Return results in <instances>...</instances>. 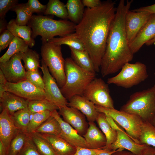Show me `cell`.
<instances>
[{
    "label": "cell",
    "mask_w": 155,
    "mask_h": 155,
    "mask_svg": "<svg viewBox=\"0 0 155 155\" xmlns=\"http://www.w3.org/2000/svg\"><path fill=\"white\" fill-rule=\"evenodd\" d=\"M155 42V37L152 40L147 42L146 44L147 46H150L153 44Z\"/></svg>",
    "instance_id": "cell-53"
},
{
    "label": "cell",
    "mask_w": 155,
    "mask_h": 155,
    "mask_svg": "<svg viewBox=\"0 0 155 155\" xmlns=\"http://www.w3.org/2000/svg\"><path fill=\"white\" fill-rule=\"evenodd\" d=\"M26 80L36 87L44 90V83L39 70L26 71Z\"/></svg>",
    "instance_id": "cell-39"
},
{
    "label": "cell",
    "mask_w": 155,
    "mask_h": 155,
    "mask_svg": "<svg viewBox=\"0 0 155 155\" xmlns=\"http://www.w3.org/2000/svg\"><path fill=\"white\" fill-rule=\"evenodd\" d=\"M7 24L5 19L0 20V33L1 34L4 30L7 29Z\"/></svg>",
    "instance_id": "cell-50"
},
{
    "label": "cell",
    "mask_w": 155,
    "mask_h": 155,
    "mask_svg": "<svg viewBox=\"0 0 155 155\" xmlns=\"http://www.w3.org/2000/svg\"><path fill=\"white\" fill-rule=\"evenodd\" d=\"M28 108L33 113H36L46 111L52 112L59 110V107L55 104L45 98L39 100L29 101Z\"/></svg>",
    "instance_id": "cell-35"
},
{
    "label": "cell",
    "mask_w": 155,
    "mask_h": 155,
    "mask_svg": "<svg viewBox=\"0 0 155 155\" xmlns=\"http://www.w3.org/2000/svg\"><path fill=\"white\" fill-rule=\"evenodd\" d=\"M89 127L83 135L88 146L90 149H101L106 145V137L94 122L88 123Z\"/></svg>",
    "instance_id": "cell-21"
},
{
    "label": "cell",
    "mask_w": 155,
    "mask_h": 155,
    "mask_svg": "<svg viewBox=\"0 0 155 155\" xmlns=\"http://www.w3.org/2000/svg\"><path fill=\"white\" fill-rule=\"evenodd\" d=\"M154 77H155V73L154 74ZM154 84L155 85V83Z\"/></svg>",
    "instance_id": "cell-55"
},
{
    "label": "cell",
    "mask_w": 155,
    "mask_h": 155,
    "mask_svg": "<svg viewBox=\"0 0 155 155\" xmlns=\"http://www.w3.org/2000/svg\"><path fill=\"white\" fill-rule=\"evenodd\" d=\"M132 11L136 12H146L151 15H155V3L151 5L141 7Z\"/></svg>",
    "instance_id": "cell-45"
},
{
    "label": "cell",
    "mask_w": 155,
    "mask_h": 155,
    "mask_svg": "<svg viewBox=\"0 0 155 155\" xmlns=\"http://www.w3.org/2000/svg\"><path fill=\"white\" fill-rule=\"evenodd\" d=\"M7 29L14 36L23 39L30 47H32L35 45V41L32 38V30L28 26H20L17 24L15 20H11L7 23Z\"/></svg>",
    "instance_id": "cell-23"
},
{
    "label": "cell",
    "mask_w": 155,
    "mask_h": 155,
    "mask_svg": "<svg viewBox=\"0 0 155 155\" xmlns=\"http://www.w3.org/2000/svg\"><path fill=\"white\" fill-rule=\"evenodd\" d=\"M18 155H42L38 152L29 134L26 142Z\"/></svg>",
    "instance_id": "cell-40"
},
{
    "label": "cell",
    "mask_w": 155,
    "mask_h": 155,
    "mask_svg": "<svg viewBox=\"0 0 155 155\" xmlns=\"http://www.w3.org/2000/svg\"><path fill=\"white\" fill-rule=\"evenodd\" d=\"M115 1L102 2L98 6L85 9L75 32L82 42L93 63L96 72L100 70L107 39L117 8Z\"/></svg>",
    "instance_id": "cell-1"
},
{
    "label": "cell",
    "mask_w": 155,
    "mask_h": 155,
    "mask_svg": "<svg viewBox=\"0 0 155 155\" xmlns=\"http://www.w3.org/2000/svg\"><path fill=\"white\" fill-rule=\"evenodd\" d=\"M97 111L111 117L125 130L130 137L137 143L140 144L141 127L144 121L139 116L119 111L114 108H109L95 105Z\"/></svg>",
    "instance_id": "cell-8"
},
{
    "label": "cell",
    "mask_w": 155,
    "mask_h": 155,
    "mask_svg": "<svg viewBox=\"0 0 155 155\" xmlns=\"http://www.w3.org/2000/svg\"><path fill=\"white\" fill-rule=\"evenodd\" d=\"M27 44L22 39L15 36L9 45L6 52L0 58V63L8 60L13 55L18 53H23L29 48Z\"/></svg>",
    "instance_id": "cell-28"
},
{
    "label": "cell",
    "mask_w": 155,
    "mask_h": 155,
    "mask_svg": "<svg viewBox=\"0 0 155 155\" xmlns=\"http://www.w3.org/2000/svg\"><path fill=\"white\" fill-rule=\"evenodd\" d=\"M38 150L42 155H57L48 141L40 133L30 134Z\"/></svg>",
    "instance_id": "cell-32"
},
{
    "label": "cell",
    "mask_w": 155,
    "mask_h": 155,
    "mask_svg": "<svg viewBox=\"0 0 155 155\" xmlns=\"http://www.w3.org/2000/svg\"><path fill=\"white\" fill-rule=\"evenodd\" d=\"M96 121L106 137V145L102 148L104 149L110 146L115 141L117 137V131L109 124L104 113L99 112Z\"/></svg>",
    "instance_id": "cell-26"
},
{
    "label": "cell",
    "mask_w": 155,
    "mask_h": 155,
    "mask_svg": "<svg viewBox=\"0 0 155 155\" xmlns=\"http://www.w3.org/2000/svg\"><path fill=\"white\" fill-rule=\"evenodd\" d=\"M72 59L82 69L96 73L92 61L88 53L85 51H80L69 47Z\"/></svg>",
    "instance_id": "cell-24"
},
{
    "label": "cell",
    "mask_w": 155,
    "mask_h": 155,
    "mask_svg": "<svg viewBox=\"0 0 155 155\" xmlns=\"http://www.w3.org/2000/svg\"><path fill=\"white\" fill-rule=\"evenodd\" d=\"M152 15L146 12L129 10L125 17V28L129 45L150 19Z\"/></svg>",
    "instance_id": "cell-14"
},
{
    "label": "cell",
    "mask_w": 155,
    "mask_h": 155,
    "mask_svg": "<svg viewBox=\"0 0 155 155\" xmlns=\"http://www.w3.org/2000/svg\"><path fill=\"white\" fill-rule=\"evenodd\" d=\"M41 134L50 143L57 155H73L75 153L76 148L60 136Z\"/></svg>",
    "instance_id": "cell-22"
},
{
    "label": "cell",
    "mask_w": 155,
    "mask_h": 155,
    "mask_svg": "<svg viewBox=\"0 0 155 155\" xmlns=\"http://www.w3.org/2000/svg\"><path fill=\"white\" fill-rule=\"evenodd\" d=\"M2 111L5 109L10 115L20 110L28 107L29 101L11 92L6 91L0 98Z\"/></svg>",
    "instance_id": "cell-20"
},
{
    "label": "cell",
    "mask_w": 155,
    "mask_h": 155,
    "mask_svg": "<svg viewBox=\"0 0 155 155\" xmlns=\"http://www.w3.org/2000/svg\"><path fill=\"white\" fill-rule=\"evenodd\" d=\"M34 132L60 136L61 129L58 121L51 115Z\"/></svg>",
    "instance_id": "cell-33"
},
{
    "label": "cell",
    "mask_w": 155,
    "mask_h": 155,
    "mask_svg": "<svg viewBox=\"0 0 155 155\" xmlns=\"http://www.w3.org/2000/svg\"><path fill=\"white\" fill-rule=\"evenodd\" d=\"M6 90V91L12 93L29 101L45 98L44 90L26 80L15 83L7 82Z\"/></svg>",
    "instance_id": "cell-13"
},
{
    "label": "cell",
    "mask_w": 155,
    "mask_h": 155,
    "mask_svg": "<svg viewBox=\"0 0 155 155\" xmlns=\"http://www.w3.org/2000/svg\"><path fill=\"white\" fill-rule=\"evenodd\" d=\"M140 144H145L155 148V127L150 122L144 121L141 130Z\"/></svg>",
    "instance_id": "cell-31"
},
{
    "label": "cell",
    "mask_w": 155,
    "mask_h": 155,
    "mask_svg": "<svg viewBox=\"0 0 155 155\" xmlns=\"http://www.w3.org/2000/svg\"><path fill=\"white\" fill-rule=\"evenodd\" d=\"M29 134L19 131L11 142L8 155H18L23 148Z\"/></svg>",
    "instance_id": "cell-38"
},
{
    "label": "cell",
    "mask_w": 155,
    "mask_h": 155,
    "mask_svg": "<svg viewBox=\"0 0 155 155\" xmlns=\"http://www.w3.org/2000/svg\"><path fill=\"white\" fill-rule=\"evenodd\" d=\"M7 82L2 72L0 70V98L2 96L4 92L6 91V84Z\"/></svg>",
    "instance_id": "cell-46"
},
{
    "label": "cell",
    "mask_w": 155,
    "mask_h": 155,
    "mask_svg": "<svg viewBox=\"0 0 155 155\" xmlns=\"http://www.w3.org/2000/svg\"><path fill=\"white\" fill-rule=\"evenodd\" d=\"M22 59L26 71L37 70L40 68L39 55L34 50L29 48L26 52L22 53Z\"/></svg>",
    "instance_id": "cell-34"
},
{
    "label": "cell",
    "mask_w": 155,
    "mask_h": 155,
    "mask_svg": "<svg viewBox=\"0 0 155 155\" xmlns=\"http://www.w3.org/2000/svg\"><path fill=\"white\" fill-rule=\"evenodd\" d=\"M0 155H7L3 144L0 141Z\"/></svg>",
    "instance_id": "cell-52"
},
{
    "label": "cell",
    "mask_w": 155,
    "mask_h": 155,
    "mask_svg": "<svg viewBox=\"0 0 155 155\" xmlns=\"http://www.w3.org/2000/svg\"><path fill=\"white\" fill-rule=\"evenodd\" d=\"M22 54H15L7 61L0 63V70L8 82L15 83L26 80V70L21 62Z\"/></svg>",
    "instance_id": "cell-11"
},
{
    "label": "cell",
    "mask_w": 155,
    "mask_h": 155,
    "mask_svg": "<svg viewBox=\"0 0 155 155\" xmlns=\"http://www.w3.org/2000/svg\"><path fill=\"white\" fill-rule=\"evenodd\" d=\"M44 14L55 15L62 20H67L68 15L65 5L59 0H49Z\"/></svg>",
    "instance_id": "cell-30"
},
{
    "label": "cell",
    "mask_w": 155,
    "mask_h": 155,
    "mask_svg": "<svg viewBox=\"0 0 155 155\" xmlns=\"http://www.w3.org/2000/svg\"><path fill=\"white\" fill-rule=\"evenodd\" d=\"M11 10L16 13L17 16L15 21L20 26L27 24L33 15L26 3H18Z\"/></svg>",
    "instance_id": "cell-36"
},
{
    "label": "cell",
    "mask_w": 155,
    "mask_h": 155,
    "mask_svg": "<svg viewBox=\"0 0 155 155\" xmlns=\"http://www.w3.org/2000/svg\"><path fill=\"white\" fill-rule=\"evenodd\" d=\"M15 126L11 115L7 110H2L0 114V141L8 155L11 141L19 131Z\"/></svg>",
    "instance_id": "cell-16"
},
{
    "label": "cell",
    "mask_w": 155,
    "mask_h": 155,
    "mask_svg": "<svg viewBox=\"0 0 155 155\" xmlns=\"http://www.w3.org/2000/svg\"><path fill=\"white\" fill-rule=\"evenodd\" d=\"M17 0H0V19H4L6 13L11 9L18 3Z\"/></svg>",
    "instance_id": "cell-41"
},
{
    "label": "cell",
    "mask_w": 155,
    "mask_h": 155,
    "mask_svg": "<svg viewBox=\"0 0 155 155\" xmlns=\"http://www.w3.org/2000/svg\"><path fill=\"white\" fill-rule=\"evenodd\" d=\"M51 115L58 121L61 129L60 137L75 147L88 148L84 138L80 135L77 131L61 117L57 110L51 112Z\"/></svg>",
    "instance_id": "cell-15"
},
{
    "label": "cell",
    "mask_w": 155,
    "mask_h": 155,
    "mask_svg": "<svg viewBox=\"0 0 155 155\" xmlns=\"http://www.w3.org/2000/svg\"><path fill=\"white\" fill-rule=\"evenodd\" d=\"M141 155H155V148L150 146Z\"/></svg>",
    "instance_id": "cell-49"
},
{
    "label": "cell",
    "mask_w": 155,
    "mask_h": 155,
    "mask_svg": "<svg viewBox=\"0 0 155 155\" xmlns=\"http://www.w3.org/2000/svg\"><path fill=\"white\" fill-rule=\"evenodd\" d=\"M29 9L33 13H44L46 8V5H43L38 0H29L26 3Z\"/></svg>",
    "instance_id": "cell-43"
},
{
    "label": "cell",
    "mask_w": 155,
    "mask_h": 155,
    "mask_svg": "<svg viewBox=\"0 0 155 155\" xmlns=\"http://www.w3.org/2000/svg\"><path fill=\"white\" fill-rule=\"evenodd\" d=\"M30 112L28 107L18 111L11 117L17 128L20 131L28 133V129L30 122Z\"/></svg>",
    "instance_id": "cell-29"
},
{
    "label": "cell",
    "mask_w": 155,
    "mask_h": 155,
    "mask_svg": "<svg viewBox=\"0 0 155 155\" xmlns=\"http://www.w3.org/2000/svg\"><path fill=\"white\" fill-rule=\"evenodd\" d=\"M65 60L66 81L60 89L64 96L68 100L75 95L83 96L87 86L95 78L96 73L82 69L71 58Z\"/></svg>",
    "instance_id": "cell-4"
},
{
    "label": "cell",
    "mask_w": 155,
    "mask_h": 155,
    "mask_svg": "<svg viewBox=\"0 0 155 155\" xmlns=\"http://www.w3.org/2000/svg\"><path fill=\"white\" fill-rule=\"evenodd\" d=\"M51 116V112L46 111L36 113L30 112L28 132L30 134L35 130Z\"/></svg>",
    "instance_id": "cell-37"
},
{
    "label": "cell",
    "mask_w": 155,
    "mask_h": 155,
    "mask_svg": "<svg viewBox=\"0 0 155 155\" xmlns=\"http://www.w3.org/2000/svg\"><path fill=\"white\" fill-rule=\"evenodd\" d=\"M27 25L32 29V38L34 39L40 36L42 43L56 36L62 37L73 33L76 26L69 20H56L41 15H33Z\"/></svg>",
    "instance_id": "cell-3"
},
{
    "label": "cell",
    "mask_w": 155,
    "mask_h": 155,
    "mask_svg": "<svg viewBox=\"0 0 155 155\" xmlns=\"http://www.w3.org/2000/svg\"><path fill=\"white\" fill-rule=\"evenodd\" d=\"M133 2L121 0L117 7L101 61L100 70L103 77L117 72L133 59L125 28V16Z\"/></svg>",
    "instance_id": "cell-2"
},
{
    "label": "cell",
    "mask_w": 155,
    "mask_h": 155,
    "mask_svg": "<svg viewBox=\"0 0 155 155\" xmlns=\"http://www.w3.org/2000/svg\"><path fill=\"white\" fill-rule=\"evenodd\" d=\"M67 106L79 111L89 122L96 121L99 113L95 105L83 96L75 95L71 97L68 100Z\"/></svg>",
    "instance_id": "cell-19"
},
{
    "label": "cell",
    "mask_w": 155,
    "mask_h": 155,
    "mask_svg": "<svg viewBox=\"0 0 155 155\" xmlns=\"http://www.w3.org/2000/svg\"><path fill=\"white\" fill-rule=\"evenodd\" d=\"M67 10L68 19L76 25L82 20L85 9L82 1L68 0L65 5Z\"/></svg>",
    "instance_id": "cell-25"
},
{
    "label": "cell",
    "mask_w": 155,
    "mask_h": 155,
    "mask_svg": "<svg viewBox=\"0 0 155 155\" xmlns=\"http://www.w3.org/2000/svg\"><path fill=\"white\" fill-rule=\"evenodd\" d=\"M59 110L64 121L72 127L80 135H83L86 133L88 124L85 116L81 112L68 106L61 108Z\"/></svg>",
    "instance_id": "cell-17"
},
{
    "label": "cell",
    "mask_w": 155,
    "mask_h": 155,
    "mask_svg": "<svg viewBox=\"0 0 155 155\" xmlns=\"http://www.w3.org/2000/svg\"><path fill=\"white\" fill-rule=\"evenodd\" d=\"M148 77L147 67L144 64L140 62L134 63H127L117 75L108 78L107 83L128 88L138 85Z\"/></svg>",
    "instance_id": "cell-7"
},
{
    "label": "cell",
    "mask_w": 155,
    "mask_h": 155,
    "mask_svg": "<svg viewBox=\"0 0 155 155\" xmlns=\"http://www.w3.org/2000/svg\"><path fill=\"white\" fill-rule=\"evenodd\" d=\"M115 125L114 129L117 133L116 140L110 146L105 148L113 151L119 149L124 150L126 149L135 155H141L150 146L145 144L137 143L117 123Z\"/></svg>",
    "instance_id": "cell-12"
},
{
    "label": "cell",
    "mask_w": 155,
    "mask_h": 155,
    "mask_svg": "<svg viewBox=\"0 0 155 155\" xmlns=\"http://www.w3.org/2000/svg\"><path fill=\"white\" fill-rule=\"evenodd\" d=\"M15 36L7 29L1 34L0 36V52L9 45Z\"/></svg>",
    "instance_id": "cell-42"
},
{
    "label": "cell",
    "mask_w": 155,
    "mask_h": 155,
    "mask_svg": "<svg viewBox=\"0 0 155 155\" xmlns=\"http://www.w3.org/2000/svg\"><path fill=\"white\" fill-rule=\"evenodd\" d=\"M120 110L137 115L151 123L155 116V85L132 94Z\"/></svg>",
    "instance_id": "cell-5"
},
{
    "label": "cell",
    "mask_w": 155,
    "mask_h": 155,
    "mask_svg": "<svg viewBox=\"0 0 155 155\" xmlns=\"http://www.w3.org/2000/svg\"><path fill=\"white\" fill-rule=\"evenodd\" d=\"M155 37V15L150 19L142 28L132 42L129 44L133 54L137 52L144 44Z\"/></svg>",
    "instance_id": "cell-18"
},
{
    "label": "cell",
    "mask_w": 155,
    "mask_h": 155,
    "mask_svg": "<svg viewBox=\"0 0 155 155\" xmlns=\"http://www.w3.org/2000/svg\"><path fill=\"white\" fill-rule=\"evenodd\" d=\"M106 149H90L77 147L75 153L73 155H97L99 153L105 151Z\"/></svg>",
    "instance_id": "cell-44"
},
{
    "label": "cell",
    "mask_w": 155,
    "mask_h": 155,
    "mask_svg": "<svg viewBox=\"0 0 155 155\" xmlns=\"http://www.w3.org/2000/svg\"><path fill=\"white\" fill-rule=\"evenodd\" d=\"M83 96L95 105L107 108H114L108 84L101 78L93 80L86 88Z\"/></svg>",
    "instance_id": "cell-9"
},
{
    "label": "cell",
    "mask_w": 155,
    "mask_h": 155,
    "mask_svg": "<svg viewBox=\"0 0 155 155\" xmlns=\"http://www.w3.org/2000/svg\"><path fill=\"white\" fill-rule=\"evenodd\" d=\"M111 155H135L128 151H125L121 149L117 151Z\"/></svg>",
    "instance_id": "cell-48"
},
{
    "label": "cell",
    "mask_w": 155,
    "mask_h": 155,
    "mask_svg": "<svg viewBox=\"0 0 155 155\" xmlns=\"http://www.w3.org/2000/svg\"><path fill=\"white\" fill-rule=\"evenodd\" d=\"M40 54L42 59L61 88L66 81L65 60L63 56L61 46L49 42L42 43Z\"/></svg>",
    "instance_id": "cell-6"
},
{
    "label": "cell",
    "mask_w": 155,
    "mask_h": 155,
    "mask_svg": "<svg viewBox=\"0 0 155 155\" xmlns=\"http://www.w3.org/2000/svg\"><path fill=\"white\" fill-rule=\"evenodd\" d=\"M155 127V116L153 119L152 123H151Z\"/></svg>",
    "instance_id": "cell-54"
},
{
    "label": "cell",
    "mask_w": 155,
    "mask_h": 155,
    "mask_svg": "<svg viewBox=\"0 0 155 155\" xmlns=\"http://www.w3.org/2000/svg\"><path fill=\"white\" fill-rule=\"evenodd\" d=\"M84 6L87 8H92L97 7L100 5L102 1L100 0H82Z\"/></svg>",
    "instance_id": "cell-47"
},
{
    "label": "cell",
    "mask_w": 155,
    "mask_h": 155,
    "mask_svg": "<svg viewBox=\"0 0 155 155\" xmlns=\"http://www.w3.org/2000/svg\"><path fill=\"white\" fill-rule=\"evenodd\" d=\"M40 68L43 73L45 99L60 108L67 106L68 100L64 96L55 79L50 73L47 66L41 59Z\"/></svg>",
    "instance_id": "cell-10"
},
{
    "label": "cell",
    "mask_w": 155,
    "mask_h": 155,
    "mask_svg": "<svg viewBox=\"0 0 155 155\" xmlns=\"http://www.w3.org/2000/svg\"><path fill=\"white\" fill-rule=\"evenodd\" d=\"M48 42L53 44L61 46L65 44L75 49L85 51L84 46L81 40L75 33H73L62 37L54 38Z\"/></svg>",
    "instance_id": "cell-27"
},
{
    "label": "cell",
    "mask_w": 155,
    "mask_h": 155,
    "mask_svg": "<svg viewBox=\"0 0 155 155\" xmlns=\"http://www.w3.org/2000/svg\"><path fill=\"white\" fill-rule=\"evenodd\" d=\"M106 149V151L100 153L98 154L97 155H111L112 154L115 152L117 150L115 151H113L109 150L107 149Z\"/></svg>",
    "instance_id": "cell-51"
}]
</instances>
